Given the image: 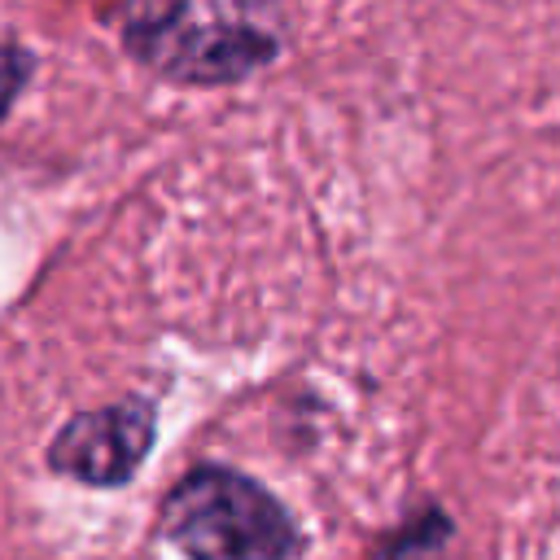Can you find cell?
I'll return each instance as SVG.
<instances>
[{"instance_id":"1","label":"cell","mask_w":560,"mask_h":560,"mask_svg":"<svg viewBox=\"0 0 560 560\" xmlns=\"http://www.w3.org/2000/svg\"><path fill=\"white\" fill-rule=\"evenodd\" d=\"M118 35L140 66L175 83H232L280 52L276 13L245 4H131Z\"/></svg>"},{"instance_id":"4","label":"cell","mask_w":560,"mask_h":560,"mask_svg":"<svg viewBox=\"0 0 560 560\" xmlns=\"http://www.w3.org/2000/svg\"><path fill=\"white\" fill-rule=\"evenodd\" d=\"M451 538V525L442 512H429L424 521H411L402 534H394L376 560H442V547Z\"/></svg>"},{"instance_id":"2","label":"cell","mask_w":560,"mask_h":560,"mask_svg":"<svg viewBox=\"0 0 560 560\" xmlns=\"http://www.w3.org/2000/svg\"><path fill=\"white\" fill-rule=\"evenodd\" d=\"M162 529L188 560H289L298 551L289 508L254 477L219 464H201L171 486Z\"/></svg>"},{"instance_id":"3","label":"cell","mask_w":560,"mask_h":560,"mask_svg":"<svg viewBox=\"0 0 560 560\" xmlns=\"http://www.w3.org/2000/svg\"><path fill=\"white\" fill-rule=\"evenodd\" d=\"M153 446V407L122 398L66 420L48 446V464L88 486H122Z\"/></svg>"},{"instance_id":"5","label":"cell","mask_w":560,"mask_h":560,"mask_svg":"<svg viewBox=\"0 0 560 560\" xmlns=\"http://www.w3.org/2000/svg\"><path fill=\"white\" fill-rule=\"evenodd\" d=\"M26 79H31V57H26V48H22L9 31H0V114L18 101V92L26 88Z\"/></svg>"}]
</instances>
